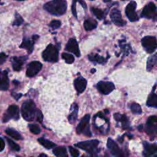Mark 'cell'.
Masks as SVG:
<instances>
[{"mask_svg": "<svg viewBox=\"0 0 157 157\" xmlns=\"http://www.w3.org/2000/svg\"><path fill=\"white\" fill-rule=\"evenodd\" d=\"M38 142L40 144H41L42 146H44L47 149H51L56 146V144L53 143V142L48 140L47 139H45L43 137H40L37 139Z\"/></svg>", "mask_w": 157, "mask_h": 157, "instance_id": "cell-28", "label": "cell"}, {"mask_svg": "<svg viewBox=\"0 0 157 157\" xmlns=\"http://www.w3.org/2000/svg\"><path fill=\"white\" fill-rule=\"evenodd\" d=\"M76 1H73L72 6H71V10L73 15L74 16L75 18H77V11H76Z\"/></svg>", "mask_w": 157, "mask_h": 157, "instance_id": "cell-39", "label": "cell"}, {"mask_svg": "<svg viewBox=\"0 0 157 157\" xmlns=\"http://www.w3.org/2000/svg\"><path fill=\"white\" fill-rule=\"evenodd\" d=\"M23 22V19L20 16V15L16 12L15 13V20H14L13 22L12 23V25L13 26H20V25L22 24Z\"/></svg>", "mask_w": 157, "mask_h": 157, "instance_id": "cell-35", "label": "cell"}, {"mask_svg": "<svg viewBox=\"0 0 157 157\" xmlns=\"http://www.w3.org/2000/svg\"><path fill=\"white\" fill-rule=\"evenodd\" d=\"M28 127L30 131L34 134H38L40 132V129L36 124H29Z\"/></svg>", "mask_w": 157, "mask_h": 157, "instance_id": "cell-36", "label": "cell"}, {"mask_svg": "<svg viewBox=\"0 0 157 157\" xmlns=\"http://www.w3.org/2000/svg\"><path fill=\"white\" fill-rule=\"evenodd\" d=\"M130 109L134 114H141L142 112L140 105L137 103H132L130 105Z\"/></svg>", "mask_w": 157, "mask_h": 157, "instance_id": "cell-32", "label": "cell"}, {"mask_svg": "<svg viewBox=\"0 0 157 157\" xmlns=\"http://www.w3.org/2000/svg\"><path fill=\"white\" fill-rule=\"evenodd\" d=\"M13 83L15 85H17V83H18V82H17V80H13Z\"/></svg>", "mask_w": 157, "mask_h": 157, "instance_id": "cell-48", "label": "cell"}, {"mask_svg": "<svg viewBox=\"0 0 157 157\" xmlns=\"http://www.w3.org/2000/svg\"><path fill=\"white\" fill-rule=\"evenodd\" d=\"M5 131L7 135L15 140H21L23 139L20 134L13 128H7L6 129Z\"/></svg>", "mask_w": 157, "mask_h": 157, "instance_id": "cell-29", "label": "cell"}, {"mask_svg": "<svg viewBox=\"0 0 157 157\" xmlns=\"http://www.w3.org/2000/svg\"><path fill=\"white\" fill-rule=\"evenodd\" d=\"M153 157H157V156H153Z\"/></svg>", "mask_w": 157, "mask_h": 157, "instance_id": "cell-50", "label": "cell"}, {"mask_svg": "<svg viewBox=\"0 0 157 157\" xmlns=\"http://www.w3.org/2000/svg\"><path fill=\"white\" fill-rule=\"evenodd\" d=\"M70 111V114L68 116V121L71 124H74L77 119L78 111V105L76 103L72 104L71 107Z\"/></svg>", "mask_w": 157, "mask_h": 157, "instance_id": "cell-21", "label": "cell"}, {"mask_svg": "<svg viewBox=\"0 0 157 157\" xmlns=\"http://www.w3.org/2000/svg\"><path fill=\"white\" fill-rule=\"evenodd\" d=\"M11 94L15 99V100H17V101L20 98V97L22 96L21 93H13V92H12Z\"/></svg>", "mask_w": 157, "mask_h": 157, "instance_id": "cell-42", "label": "cell"}, {"mask_svg": "<svg viewBox=\"0 0 157 157\" xmlns=\"http://www.w3.org/2000/svg\"><path fill=\"white\" fill-rule=\"evenodd\" d=\"M39 109L36 108L34 102L32 100L25 101L21 105V115L23 118L28 121L36 120L37 115Z\"/></svg>", "mask_w": 157, "mask_h": 157, "instance_id": "cell-2", "label": "cell"}, {"mask_svg": "<svg viewBox=\"0 0 157 157\" xmlns=\"http://www.w3.org/2000/svg\"><path fill=\"white\" fill-rule=\"evenodd\" d=\"M90 120V115L89 114L85 115L80 120V123L76 127V132L78 134H83L87 136H91V132L90 129L89 122Z\"/></svg>", "mask_w": 157, "mask_h": 157, "instance_id": "cell-5", "label": "cell"}, {"mask_svg": "<svg viewBox=\"0 0 157 157\" xmlns=\"http://www.w3.org/2000/svg\"><path fill=\"white\" fill-rule=\"evenodd\" d=\"M110 17L112 22L118 26H123L126 25V21L121 17V12L117 9H113L110 13Z\"/></svg>", "mask_w": 157, "mask_h": 157, "instance_id": "cell-15", "label": "cell"}, {"mask_svg": "<svg viewBox=\"0 0 157 157\" xmlns=\"http://www.w3.org/2000/svg\"><path fill=\"white\" fill-rule=\"evenodd\" d=\"M98 90L103 94H109L115 89L114 84L111 82L100 81L96 85Z\"/></svg>", "mask_w": 157, "mask_h": 157, "instance_id": "cell-13", "label": "cell"}, {"mask_svg": "<svg viewBox=\"0 0 157 157\" xmlns=\"http://www.w3.org/2000/svg\"><path fill=\"white\" fill-rule=\"evenodd\" d=\"M88 57L89 60L93 63L104 64L109 58V55H108L107 58H104L102 56L99 55L97 53H91L88 56Z\"/></svg>", "mask_w": 157, "mask_h": 157, "instance_id": "cell-22", "label": "cell"}, {"mask_svg": "<svg viewBox=\"0 0 157 157\" xmlns=\"http://www.w3.org/2000/svg\"><path fill=\"white\" fill-rule=\"evenodd\" d=\"M78 2L82 5V6L84 9H86V2L85 1H78Z\"/></svg>", "mask_w": 157, "mask_h": 157, "instance_id": "cell-44", "label": "cell"}, {"mask_svg": "<svg viewBox=\"0 0 157 157\" xmlns=\"http://www.w3.org/2000/svg\"><path fill=\"white\" fill-rule=\"evenodd\" d=\"M87 81L82 77H77L74 81V85L76 91L78 93H83L86 86Z\"/></svg>", "mask_w": 157, "mask_h": 157, "instance_id": "cell-18", "label": "cell"}, {"mask_svg": "<svg viewBox=\"0 0 157 157\" xmlns=\"http://www.w3.org/2000/svg\"><path fill=\"white\" fill-rule=\"evenodd\" d=\"M5 139H6V140H7L8 144H9V147L10 148V149L12 150L16 151H20V146L17 144H16L12 140H11L10 139H9V138H8L7 137H5Z\"/></svg>", "mask_w": 157, "mask_h": 157, "instance_id": "cell-33", "label": "cell"}, {"mask_svg": "<svg viewBox=\"0 0 157 157\" xmlns=\"http://www.w3.org/2000/svg\"><path fill=\"white\" fill-rule=\"evenodd\" d=\"M82 157H90V156H83Z\"/></svg>", "mask_w": 157, "mask_h": 157, "instance_id": "cell-49", "label": "cell"}, {"mask_svg": "<svg viewBox=\"0 0 157 157\" xmlns=\"http://www.w3.org/2000/svg\"><path fill=\"white\" fill-rule=\"evenodd\" d=\"M62 58L67 64H72L74 61V57L72 55L67 53H63L61 55Z\"/></svg>", "mask_w": 157, "mask_h": 157, "instance_id": "cell-34", "label": "cell"}, {"mask_svg": "<svg viewBox=\"0 0 157 157\" xmlns=\"http://www.w3.org/2000/svg\"><path fill=\"white\" fill-rule=\"evenodd\" d=\"M1 71H0V73H1Z\"/></svg>", "mask_w": 157, "mask_h": 157, "instance_id": "cell-52", "label": "cell"}, {"mask_svg": "<svg viewBox=\"0 0 157 157\" xmlns=\"http://www.w3.org/2000/svg\"><path fill=\"white\" fill-rule=\"evenodd\" d=\"M145 130L150 136L157 135V116L153 115L148 117L146 122Z\"/></svg>", "mask_w": 157, "mask_h": 157, "instance_id": "cell-9", "label": "cell"}, {"mask_svg": "<svg viewBox=\"0 0 157 157\" xmlns=\"http://www.w3.org/2000/svg\"><path fill=\"white\" fill-rule=\"evenodd\" d=\"M44 61L50 63H55L58 60V48L56 46L50 44L42 53Z\"/></svg>", "mask_w": 157, "mask_h": 157, "instance_id": "cell-3", "label": "cell"}, {"mask_svg": "<svg viewBox=\"0 0 157 157\" xmlns=\"http://www.w3.org/2000/svg\"><path fill=\"white\" fill-rule=\"evenodd\" d=\"M65 50L74 53L77 57H80V52L78 43L74 38H71L68 40L65 47Z\"/></svg>", "mask_w": 157, "mask_h": 157, "instance_id": "cell-16", "label": "cell"}, {"mask_svg": "<svg viewBox=\"0 0 157 157\" xmlns=\"http://www.w3.org/2000/svg\"><path fill=\"white\" fill-rule=\"evenodd\" d=\"M141 42L142 47L148 53H153L157 48V40L154 36H145L142 39Z\"/></svg>", "mask_w": 157, "mask_h": 157, "instance_id": "cell-7", "label": "cell"}, {"mask_svg": "<svg viewBox=\"0 0 157 157\" xmlns=\"http://www.w3.org/2000/svg\"><path fill=\"white\" fill-rule=\"evenodd\" d=\"M28 59L27 56H13L11 58L12 66L14 71H19L21 69L23 65Z\"/></svg>", "mask_w": 157, "mask_h": 157, "instance_id": "cell-17", "label": "cell"}, {"mask_svg": "<svg viewBox=\"0 0 157 157\" xmlns=\"http://www.w3.org/2000/svg\"><path fill=\"white\" fill-rule=\"evenodd\" d=\"M141 17L157 20V8L155 3L150 2L146 4L140 14Z\"/></svg>", "mask_w": 157, "mask_h": 157, "instance_id": "cell-6", "label": "cell"}, {"mask_svg": "<svg viewBox=\"0 0 157 157\" xmlns=\"http://www.w3.org/2000/svg\"><path fill=\"white\" fill-rule=\"evenodd\" d=\"M91 10L98 19L101 20L104 18L105 13L102 10L96 7H91Z\"/></svg>", "mask_w": 157, "mask_h": 157, "instance_id": "cell-31", "label": "cell"}, {"mask_svg": "<svg viewBox=\"0 0 157 157\" xmlns=\"http://www.w3.org/2000/svg\"><path fill=\"white\" fill-rule=\"evenodd\" d=\"M97 25H98L97 21L93 18L86 19L84 21V23H83L84 28L86 31H91L92 29H95L97 27Z\"/></svg>", "mask_w": 157, "mask_h": 157, "instance_id": "cell-25", "label": "cell"}, {"mask_svg": "<svg viewBox=\"0 0 157 157\" xmlns=\"http://www.w3.org/2000/svg\"><path fill=\"white\" fill-rule=\"evenodd\" d=\"M125 40H119V45L121 49V51L123 52V53L124 55H128L129 50H131V48L130 47V46L126 44H124V42H125Z\"/></svg>", "mask_w": 157, "mask_h": 157, "instance_id": "cell-30", "label": "cell"}, {"mask_svg": "<svg viewBox=\"0 0 157 157\" xmlns=\"http://www.w3.org/2000/svg\"><path fill=\"white\" fill-rule=\"evenodd\" d=\"M136 6L137 4L135 1H131L126 7L125 13L130 21H136L139 20V17L136 12Z\"/></svg>", "mask_w": 157, "mask_h": 157, "instance_id": "cell-10", "label": "cell"}, {"mask_svg": "<svg viewBox=\"0 0 157 157\" xmlns=\"http://www.w3.org/2000/svg\"><path fill=\"white\" fill-rule=\"evenodd\" d=\"M61 23L60 21L56 20H53L50 23L49 26L51 27L53 29H56L61 26Z\"/></svg>", "mask_w": 157, "mask_h": 157, "instance_id": "cell-37", "label": "cell"}, {"mask_svg": "<svg viewBox=\"0 0 157 157\" xmlns=\"http://www.w3.org/2000/svg\"><path fill=\"white\" fill-rule=\"evenodd\" d=\"M69 152H70L72 157H78L80 153L78 150H77L71 146L69 147Z\"/></svg>", "mask_w": 157, "mask_h": 157, "instance_id": "cell-38", "label": "cell"}, {"mask_svg": "<svg viewBox=\"0 0 157 157\" xmlns=\"http://www.w3.org/2000/svg\"><path fill=\"white\" fill-rule=\"evenodd\" d=\"M9 87V80L8 78V71L7 70H4L0 73V90H7Z\"/></svg>", "mask_w": 157, "mask_h": 157, "instance_id": "cell-19", "label": "cell"}, {"mask_svg": "<svg viewBox=\"0 0 157 157\" xmlns=\"http://www.w3.org/2000/svg\"><path fill=\"white\" fill-rule=\"evenodd\" d=\"M107 147L114 157H124L123 151L120 148L117 144L110 137L107 139Z\"/></svg>", "mask_w": 157, "mask_h": 157, "instance_id": "cell-12", "label": "cell"}, {"mask_svg": "<svg viewBox=\"0 0 157 157\" xmlns=\"http://www.w3.org/2000/svg\"><path fill=\"white\" fill-rule=\"evenodd\" d=\"M38 38H39V36L37 34H34L32 36L31 39H29L26 37H24L22 40V42L20 45V48H25L28 50L29 54L31 53L33 51L34 42Z\"/></svg>", "mask_w": 157, "mask_h": 157, "instance_id": "cell-14", "label": "cell"}, {"mask_svg": "<svg viewBox=\"0 0 157 157\" xmlns=\"http://www.w3.org/2000/svg\"><path fill=\"white\" fill-rule=\"evenodd\" d=\"M38 157H47V156L45 153H40Z\"/></svg>", "mask_w": 157, "mask_h": 157, "instance_id": "cell-45", "label": "cell"}, {"mask_svg": "<svg viewBox=\"0 0 157 157\" xmlns=\"http://www.w3.org/2000/svg\"><path fill=\"white\" fill-rule=\"evenodd\" d=\"M142 128H143V126H142V124H140V125H139V126H138V129H139V131H142Z\"/></svg>", "mask_w": 157, "mask_h": 157, "instance_id": "cell-46", "label": "cell"}, {"mask_svg": "<svg viewBox=\"0 0 157 157\" xmlns=\"http://www.w3.org/2000/svg\"><path fill=\"white\" fill-rule=\"evenodd\" d=\"M36 120L39 123H42V121L43 120V115L42 113V112L40 110H39V111H38Z\"/></svg>", "mask_w": 157, "mask_h": 157, "instance_id": "cell-41", "label": "cell"}, {"mask_svg": "<svg viewBox=\"0 0 157 157\" xmlns=\"http://www.w3.org/2000/svg\"><path fill=\"white\" fill-rule=\"evenodd\" d=\"M67 6V2L64 0H53L46 2L44 9L53 15L60 16L66 13Z\"/></svg>", "mask_w": 157, "mask_h": 157, "instance_id": "cell-1", "label": "cell"}, {"mask_svg": "<svg viewBox=\"0 0 157 157\" xmlns=\"http://www.w3.org/2000/svg\"><path fill=\"white\" fill-rule=\"evenodd\" d=\"M0 4H2V3H1V2H0Z\"/></svg>", "mask_w": 157, "mask_h": 157, "instance_id": "cell-51", "label": "cell"}, {"mask_svg": "<svg viewBox=\"0 0 157 157\" xmlns=\"http://www.w3.org/2000/svg\"><path fill=\"white\" fill-rule=\"evenodd\" d=\"M7 56L4 53H0V65L2 64L6 60Z\"/></svg>", "mask_w": 157, "mask_h": 157, "instance_id": "cell-40", "label": "cell"}, {"mask_svg": "<svg viewBox=\"0 0 157 157\" xmlns=\"http://www.w3.org/2000/svg\"><path fill=\"white\" fill-rule=\"evenodd\" d=\"M19 118L20 114L18 107L16 105H11L8 107L7 111L4 114L2 117V121L6 123L11 119L17 120L19 119Z\"/></svg>", "mask_w": 157, "mask_h": 157, "instance_id": "cell-8", "label": "cell"}, {"mask_svg": "<svg viewBox=\"0 0 157 157\" xmlns=\"http://www.w3.org/2000/svg\"><path fill=\"white\" fill-rule=\"evenodd\" d=\"M113 117L117 121L121 122L122 124V128L123 129H127L129 126V122L128 117L124 114H120V113H115L113 114Z\"/></svg>", "mask_w": 157, "mask_h": 157, "instance_id": "cell-23", "label": "cell"}, {"mask_svg": "<svg viewBox=\"0 0 157 157\" xmlns=\"http://www.w3.org/2000/svg\"><path fill=\"white\" fill-rule=\"evenodd\" d=\"M147 105L151 107L157 108V95L153 92L151 93L148 96Z\"/></svg>", "mask_w": 157, "mask_h": 157, "instance_id": "cell-27", "label": "cell"}, {"mask_svg": "<svg viewBox=\"0 0 157 157\" xmlns=\"http://www.w3.org/2000/svg\"><path fill=\"white\" fill-rule=\"evenodd\" d=\"M156 65H157V53L148 58L147 61V71H150Z\"/></svg>", "mask_w": 157, "mask_h": 157, "instance_id": "cell-24", "label": "cell"}, {"mask_svg": "<svg viewBox=\"0 0 157 157\" xmlns=\"http://www.w3.org/2000/svg\"><path fill=\"white\" fill-rule=\"evenodd\" d=\"M42 67V63L38 61H33L30 62L27 65V69L26 72V75L29 77L35 76L41 70Z\"/></svg>", "mask_w": 157, "mask_h": 157, "instance_id": "cell-11", "label": "cell"}, {"mask_svg": "<svg viewBox=\"0 0 157 157\" xmlns=\"http://www.w3.org/2000/svg\"><path fill=\"white\" fill-rule=\"evenodd\" d=\"M31 157H33V156H31Z\"/></svg>", "mask_w": 157, "mask_h": 157, "instance_id": "cell-53", "label": "cell"}, {"mask_svg": "<svg viewBox=\"0 0 157 157\" xmlns=\"http://www.w3.org/2000/svg\"><path fill=\"white\" fill-rule=\"evenodd\" d=\"M99 144V141L97 139H93L90 140L82 141L75 144L74 145L76 147L81 148L90 154H94L96 152L98 146Z\"/></svg>", "mask_w": 157, "mask_h": 157, "instance_id": "cell-4", "label": "cell"}, {"mask_svg": "<svg viewBox=\"0 0 157 157\" xmlns=\"http://www.w3.org/2000/svg\"><path fill=\"white\" fill-rule=\"evenodd\" d=\"M53 154L56 157H68L66 148L64 147H58L53 149Z\"/></svg>", "mask_w": 157, "mask_h": 157, "instance_id": "cell-26", "label": "cell"}, {"mask_svg": "<svg viewBox=\"0 0 157 157\" xmlns=\"http://www.w3.org/2000/svg\"><path fill=\"white\" fill-rule=\"evenodd\" d=\"M144 150L143 151V155L145 157H149L152 155L157 152V144H149L148 142H144Z\"/></svg>", "mask_w": 157, "mask_h": 157, "instance_id": "cell-20", "label": "cell"}, {"mask_svg": "<svg viewBox=\"0 0 157 157\" xmlns=\"http://www.w3.org/2000/svg\"><path fill=\"white\" fill-rule=\"evenodd\" d=\"M96 72V69H92L91 70V73H94V72Z\"/></svg>", "mask_w": 157, "mask_h": 157, "instance_id": "cell-47", "label": "cell"}, {"mask_svg": "<svg viewBox=\"0 0 157 157\" xmlns=\"http://www.w3.org/2000/svg\"><path fill=\"white\" fill-rule=\"evenodd\" d=\"M5 147V142L4 140L0 137V152L2 151Z\"/></svg>", "mask_w": 157, "mask_h": 157, "instance_id": "cell-43", "label": "cell"}]
</instances>
